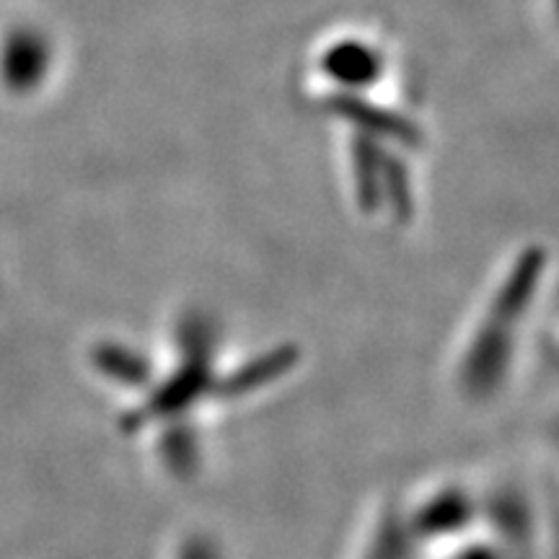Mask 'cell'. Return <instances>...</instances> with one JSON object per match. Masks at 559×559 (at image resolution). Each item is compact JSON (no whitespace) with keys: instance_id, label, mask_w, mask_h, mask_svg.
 Instances as JSON below:
<instances>
[{"instance_id":"cell-1","label":"cell","mask_w":559,"mask_h":559,"mask_svg":"<svg viewBox=\"0 0 559 559\" xmlns=\"http://www.w3.org/2000/svg\"><path fill=\"white\" fill-rule=\"evenodd\" d=\"M52 47L45 32L29 21L0 26V96L9 102L29 99L45 81Z\"/></svg>"}]
</instances>
